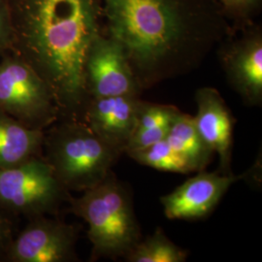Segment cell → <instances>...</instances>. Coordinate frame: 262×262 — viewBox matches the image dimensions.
<instances>
[{"label": "cell", "instance_id": "cell-1", "mask_svg": "<svg viewBox=\"0 0 262 262\" xmlns=\"http://www.w3.org/2000/svg\"><path fill=\"white\" fill-rule=\"evenodd\" d=\"M13 51L46 82L60 114L74 115L88 99L84 61L100 32L99 0H10Z\"/></svg>", "mask_w": 262, "mask_h": 262}, {"label": "cell", "instance_id": "cell-2", "mask_svg": "<svg viewBox=\"0 0 262 262\" xmlns=\"http://www.w3.org/2000/svg\"><path fill=\"white\" fill-rule=\"evenodd\" d=\"M107 35L119 42L138 83L176 70L220 36L214 0H99Z\"/></svg>", "mask_w": 262, "mask_h": 262}, {"label": "cell", "instance_id": "cell-3", "mask_svg": "<svg viewBox=\"0 0 262 262\" xmlns=\"http://www.w3.org/2000/svg\"><path fill=\"white\" fill-rule=\"evenodd\" d=\"M43 150V158L66 191L82 192L99 185L122 154L77 120L45 133Z\"/></svg>", "mask_w": 262, "mask_h": 262}, {"label": "cell", "instance_id": "cell-4", "mask_svg": "<svg viewBox=\"0 0 262 262\" xmlns=\"http://www.w3.org/2000/svg\"><path fill=\"white\" fill-rule=\"evenodd\" d=\"M72 212L89 225L94 259L126 256L140 242V228L126 188L110 172L103 181L70 198Z\"/></svg>", "mask_w": 262, "mask_h": 262}, {"label": "cell", "instance_id": "cell-5", "mask_svg": "<svg viewBox=\"0 0 262 262\" xmlns=\"http://www.w3.org/2000/svg\"><path fill=\"white\" fill-rule=\"evenodd\" d=\"M0 111L42 130L60 114L46 82L14 51L0 56Z\"/></svg>", "mask_w": 262, "mask_h": 262}, {"label": "cell", "instance_id": "cell-6", "mask_svg": "<svg viewBox=\"0 0 262 262\" xmlns=\"http://www.w3.org/2000/svg\"><path fill=\"white\" fill-rule=\"evenodd\" d=\"M67 191L43 157L0 169V211L34 217L55 211Z\"/></svg>", "mask_w": 262, "mask_h": 262}, {"label": "cell", "instance_id": "cell-7", "mask_svg": "<svg viewBox=\"0 0 262 262\" xmlns=\"http://www.w3.org/2000/svg\"><path fill=\"white\" fill-rule=\"evenodd\" d=\"M88 97L137 95L140 84L122 45L99 32L94 38L84 61Z\"/></svg>", "mask_w": 262, "mask_h": 262}, {"label": "cell", "instance_id": "cell-8", "mask_svg": "<svg viewBox=\"0 0 262 262\" xmlns=\"http://www.w3.org/2000/svg\"><path fill=\"white\" fill-rule=\"evenodd\" d=\"M77 233L72 225L45 215L31 217L13 237L3 260L8 262H67L76 258Z\"/></svg>", "mask_w": 262, "mask_h": 262}, {"label": "cell", "instance_id": "cell-9", "mask_svg": "<svg viewBox=\"0 0 262 262\" xmlns=\"http://www.w3.org/2000/svg\"><path fill=\"white\" fill-rule=\"evenodd\" d=\"M239 179L232 174L201 171L171 193L160 198L164 215L169 220H193L205 216Z\"/></svg>", "mask_w": 262, "mask_h": 262}, {"label": "cell", "instance_id": "cell-10", "mask_svg": "<svg viewBox=\"0 0 262 262\" xmlns=\"http://www.w3.org/2000/svg\"><path fill=\"white\" fill-rule=\"evenodd\" d=\"M141 102L137 95L90 98L84 122L105 142L122 152L135 129Z\"/></svg>", "mask_w": 262, "mask_h": 262}, {"label": "cell", "instance_id": "cell-11", "mask_svg": "<svg viewBox=\"0 0 262 262\" xmlns=\"http://www.w3.org/2000/svg\"><path fill=\"white\" fill-rule=\"evenodd\" d=\"M197 130L207 146L216 152L223 174H231L230 159L233 120L221 94L213 88H201L195 95Z\"/></svg>", "mask_w": 262, "mask_h": 262}, {"label": "cell", "instance_id": "cell-12", "mask_svg": "<svg viewBox=\"0 0 262 262\" xmlns=\"http://www.w3.org/2000/svg\"><path fill=\"white\" fill-rule=\"evenodd\" d=\"M225 71L230 83L245 101L261 103L262 37L254 31L241 38L225 52Z\"/></svg>", "mask_w": 262, "mask_h": 262}, {"label": "cell", "instance_id": "cell-13", "mask_svg": "<svg viewBox=\"0 0 262 262\" xmlns=\"http://www.w3.org/2000/svg\"><path fill=\"white\" fill-rule=\"evenodd\" d=\"M45 131L30 128L0 111V169L43 157Z\"/></svg>", "mask_w": 262, "mask_h": 262}, {"label": "cell", "instance_id": "cell-14", "mask_svg": "<svg viewBox=\"0 0 262 262\" xmlns=\"http://www.w3.org/2000/svg\"><path fill=\"white\" fill-rule=\"evenodd\" d=\"M165 140L186 159L192 172L205 168L214 152L197 130L193 117L181 111L171 122Z\"/></svg>", "mask_w": 262, "mask_h": 262}, {"label": "cell", "instance_id": "cell-15", "mask_svg": "<svg viewBox=\"0 0 262 262\" xmlns=\"http://www.w3.org/2000/svg\"><path fill=\"white\" fill-rule=\"evenodd\" d=\"M187 257V252L173 243L160 228L125 256L130 262H184Z\"/></svg>", "mask_w": 262, "mask_h": 262}, {"label": "cell", "instance_id": "cell-16", "mask_svg": "<svg viewBox=\"0 0 262 262\" xmlns=\"http://www.w3.org/2000/svg\"><path fill=\"white\" fill-rule=\"evenodd\" d=\"M127 154L131 159L136 160L138 163L151 168L181 174L192 172L186 159L172 149L165 139L148 148L133 150Z\"/></svg>", "mask_w": 262, "mask_h": 262}, {"label": "cell", "instance_id": "cell-17", "mask_svg": "<svg viewBox=\"0 0 262 262\" xmlns=\"http://www.w3.org/2000/svg\"><path fill=\"white\" fill-rule=\"evenodd\" d=\"M179 112L180 110L174 106L150 104L142 101L138 110L134 131L168 126Z\"/></svg>", "mask_w": 262, "mask_h": 262}, {"label": "cell", "instance_id": "cell-18", "mask_svg": "<svg viewBox=\"0 0 262 262\" xmlns=\"http://www.w3.org/2000/svg\"><path fill=\"white\" fill-rule=\"evenodd\" d=\"M14 29L10 0H0V56L13 51Z\"/></svg>", "mask_w": 262, "mask_h": 262}, {"label": "cell", "instance_id": "cell-19", "mask_svg": "<svg viewBox=\"0 0 262 262\" xmlns=\"http://www.w3.org/2000/svg\"><path fill=\"white\" fill-rule=\"evenodd\" d=\"M220 2V4L226 11L244 17L252 13L254 8L258 6V2L260 0H215Z\"/></svg>", "mask_w": 262, "mask_h": 262}, {"label": "cell", "instance_id": "cell-20", "mask_svg": "<svg viewBox=\"0 0 262 262\" xmlns=\"http://www.w3.org/2000/svg\"><path fill=\"white\" fill-rule=\"evenodd\" d=\"M12 228V223L7 214L0 211V260L3 259L10 242L13 239Z\"/></svg>", "mask_w": 262, "mask_h": 262}]
</instances>
